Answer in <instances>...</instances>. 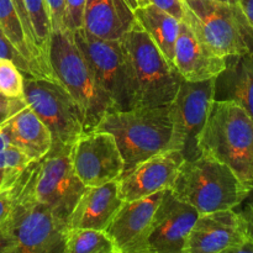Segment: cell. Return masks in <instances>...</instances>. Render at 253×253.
Instances as JSON below:
<instances>
[{"label":"cell","mask_w":253,"mask_h":253,"mask_svg":"<svg viewBox=\"0 0 253 253\" xmlns=\"http://www.w3.org/2000/svg\"><path fill=\"white\" fill-rule=\"evenodd\" d=\"M120 43L127 69L130 109L169 105L183 78L137 21Z\"/></svg>","instance_id":"cell-1"},{"label":"cell","mask_w":253,"mask_h":253,"mask_svg":"<svg viewBox=\"0 0 253 253\" xmlns=\"http://www.w3.org/2000/svg\"><path fill=\"white\" fill-rule=\"evenodd\" d=\"M198 150L229 166L253 190V119L240 104L225 99L212 101Z\"/></svg>","instance_id":"cell-2"},{"label":"cell","mask_w":253,"mask_h":253,"mask_svg":"<svg viewBox=\"0 0 253 253\" xmlns=\"http://www.w3.org/2000/svg\"><path fill=\"white\" fill-rule=\"evenodd\" d=\"M170 192L177 199L194 208L199 215L237 209L251 189L225 163L200 155L184 161Z\"/></svg>","instance_id":"cell-3"},{"label":"cell","mask_w":253,"mask_h":253,"mask_svg":"<svg viewBox=\"0 0 253 253\" xmlns=\"http://www.w3.org/2000/svg\"><path fill=\"white\" fill-rule=\"evenodd\" d=\"M94 130L114 136L125 165L124 173L158 153L172 150L169 105L109 111Z\"/></svg>","instance_id":"cell-4"},{"label":"cell","mask_w":253,"mask_h":253,"mask_svg":"<svg viewBox=\"0 0 253 253\" xmlns=\"http://www.w3.org/2000/svg\"><path fill=\"white\" fill-rule=\"evenodd\" d=\"M48 58L57 82L68 91L81 110L84 132L93 131L101 119L115 109L99 85L71 31L52 32Z\"/></svg>","instance_id":"cell-5"},{"label":"cell","mask_w":253,"mask_h":253,"mask_svg":"<svg viewBox=\"0 0 253 253\" xmlns=\"http://www.w3.org/2000/svg\"><path fill=\"white\" fill-rule=\"evenodd\" d=\"M183 20L222 58H234L253 51V30L237 4L219 0L184 2Z\"/></svg>","instance_id":"cell-6"},{"label":"cell","mask_w":253,"mask_h":253,"mask_svg":"<svg viewBox=\"0 0 253 253\" xmlns=\"http://www.w3.org/2000/svg\"><path fill=\"white\" fill-rule=\"evenodd\" d=\"M26 169L20 177V190L10 216L12 246L9 253H64L68 222L32 197L26 187Z\"/></svg>","instance_id":"cell-7"},{"label":"cell","mask_w":253,"mask_h":253,"mask_svg":"<svg viewBox=\"0 0 253 253\" xmlns=\"http://www.w3.org/2000/svg\"><path fill=\"white\" fill-rule=\"evenodd\" d=\"M69 153L71 146L52 147L26 169V187L32 197L67 222L85 189L74 173Z\"/></svg>","instance_id":"cell-8"},{"label":"cell","mask_w":253,"mask_h":253,"mask_svg":"<svg viewBox=\"0 0 253 253\" xmlns=\"http://www.w3.org/2000/svg\"><path fill=\"white\" fill-rule=\"evenodd\" d=\"M24 100L49 130L52 147L72 146L84 132L78 105L58 82L24 76Z\"/></svg>","instance_id":"cell-9"},{"label":"cell","mask_w":253,"mask_h":253,"mask_svg":"<svg viewBox=\"0 0 253 253\" xmlns=\"http://www.w3.org/2000/svg\"><path fill=\"white\" fill-rule=\"evenodd\" d=\"M216 78L205 82L183 79L169 104L172 119V150L183 153L185 161L199 157L198 140L215 100Z\"/></svg>","instance_id":"cell-10"},{"label":"cell","mask_w":253,"mask_h":253,"mask_svg":"<svg viewBox=\"0 0 253 253\" xmlns=\"http://www.w3.org/2000/svg\"><path fill=\"white\" fill-rule=\"evenodd\" d=\"M78 48L85 57L99 85L109 96L115 110L130 109L126 61L120 40H103L84 29L72 32Z\"/></svg>","instance_id":"cell-11"},{"label":"cell","mask_w":253,"mask_h":253,"mask_svg":"<svg viewBox=\"0 0 253 253\" xmlns=\"http://www.w3.org/2000/svg\"><path fill=\"white\" fill-rule=\"evenodd\" d=\"M74 173L85 187H96L120 179L125 170L115 138L105 131L83 132L71 146Z\"/></svg>","instance_id":"cell-12"},{"label":"cell","mask_w":253,"mask_h":253,"mask_svg":"<svg viewBox=\"0 0 253 253\" xmlns=\"http://www.w3.org/2000/svg\"><path fill=\"white\" fill-rule=\"evenodd\" d=\"M199 212L166 190L155 212L143 253H185V244Z\"/></svg>","instance_id":"cell-13"},{"label":"cell","mask_w":253,"mask_h":253,"mask_svg":"<svg viewBox=\"0 0 253 253\" xmlns=\"http://www.w3.org/2000/svg\"><path fill=\"white\" fill-rule=\"evenodd\" d=\"M184 161L180 151L168 150L138 163L118 180L120 198L132 202L170 189Z\"/></svg>","instance_id":"cell-14"},{"label":"cell","mask_w":253,"mask_h":253,"mask_svg":"<svg viewBox=\"0 0 253 253\" xmlns=\"http://www.w3.org/2000/svg\"><path fill=\"white\" fill-rule=\"evenodd\" d=\"M247 237L246 221L239 210L199 215L188 235L185 253H220Z\"/></svg>","instance_id":"cell-15"},{"label":"cell","mask_w":253,"mask_h":253,"mask_svg":"<svg viewBox=\"0 0 253 253\" xmlns=\"http://www.w3.org/2000/svg\"><path fill=\"white\" fill-rule=\"evenodd\" d=\"M163 192L132 202H124L105 229L121 253H143L145 241Z\"/></svg>","instance_id":"cell-16"},{"label":"cell","mask_w":253,"mask_h":253,"mask_svg":"<svg viewBox=\"0 0 253 253\" xmlns=\"http://www.w3.org/2000/svg\"><path fill=\"white\" fill-rule=\"evenodd\" d=\"M173 64L184 81L197 83L217 78L226 69L227 59L211 51L189 24L182 20Z\"/></svg>","instance_id":"cell-17"},{"label":"cell","mask_w":253,"mask_h":253,"mask_svg":"<svg viewBox=\"0 0 253 253\" xmlns=\"http://www.w3.org/2000/svg\"><path fill=\"white\" fill-rule=\"evenodd\" d=\"M118 180L96 187H85L68 220V229L105 231L120 207Z\"/></svg>","instance_id":"cell-18"},{"label":"cell","mask_w":253,"mask_h":253,"mask_svg":"<svg viewBox=\"0 0 253 253\" xmlns=\"http://www.w3.org/2000/svg\"><path fill=\"white\" fill-rule=\"evenodd\" d=\"M135 24V14L126 0H86L82 29L93 36L119 41Z\"/></svg>","instance_id":"cell-19"},{"label":"cell","mask_w":253,"mask_h":253,"mask_svg":"<svg viewBox=\"0 0 253 253\" xmlns=\"http://www.w3.org/2000/svg\"><path fill=\"white\" fill-rule=\"evenodd\" d=\"M0 126L9 135L11 146L26 153L34 162L51 151V132L26 104L20 106Z\"/></svg>","instance_id":"cell-20"},{"label":"cell","mask_w":253,"mask_h":253,"mask_svg":"<svg viewBox=\"0 0 253 253\" xmlns=\"http://www.w3.org/2000/svg\"><path fill=\"white\" fill-rule=\"evenodd\" d=\"M215 99L236 101L253 119V51L227 58L226 69L215 82Z\"/></svg>","instance_id":"cell-21"},{"label":"cell","mask_w":253,"mask_h":253,"mask_svg":"<svg viewBox=\"0 0 253 253\" xmlns=\"http://www.w3.org/2000/svg\"><path fill=\"white\" fill-rule=\"evenodd\" d=\"M136 21L174 67V47L179 34L180 21L155 5H142L133 10Z\"/></svg>","instance_id":"cell-22"},{"label":"cell","mask_w":253,"mask_h":253,"mask_svg":"<svg viewBox=\"0 0 253 253\" xmlns=\"http://www.w3.org/2000/svg\"><path fill=\"white\" fill-rule=\"evenodd\" d=\"M64 253H121L105 231L68 229Z\"/></svg>","instance_id":"cell-23"},{"label":"cell","mask_w":253,"mask_h":253,"mask_svg":"<svg viewBox=\"0 0 253 253\" xmlns=\"http://www.w3.org/2000/svg\"><path fill=\"white\" fill-rule=\"evenodd\" d=\"M24 4L26 7L27 15H29L37 47H39L44 61L49 64L48 53L52 26L46 0H24Z\"/></svg>","instance_id":"cell-24"},{"label":"cell","mask_w":253,"mask_h":253,"mask_svg":"<svg viewBox=\"0 0 253 253\" xmlns=\"http://www.w3.org/2000/svg\"><path fill=\"white\" fill-rule=\"evenodd\" d=\"M0 94L24 100V74L10 59L0 58Z\"/></svg>","instance_id":"cell-25"},{"label":"cell","mask_w":253,"mask_h":253,"mask_svg":"<svg viewBox=\"0 0 253 253\" xmlns=\"http://www.w3.org/2000/svg\"><path fill=\"white\" fill-rule=\"evenodd\" d=\"M32 163H35L34 161L15 146H10L0 152V170L24 172Z\"/></svg>","instance_id":"cell-26"},{"label":"cell","mask_w":253,"mask_h":253,"mask_svg":"<svg viewBox=\"0 0 253 253\" xmlns=\"http://www.w3.org/2000/svg\"><path fill=\"white\" fill-rule=\"evenodd\" d=\"M0 58L10 59V61L14 62L17 66V68L22 72L24 76H30L35 77V78H39L36 71L32 68L31 64L19 53V52L15 49V47L12 46L11 42L7 40V37L5 36L4 31L0 27Z\"/></svg>","instance_id":"cell-27"},{"label":"cell","mask_w":253,"mask_h":253,"mask_svg":"<svg viewBox=\"0 0 253 253\" xmlns=\"http://www.w3.org/2000/svg\"><path fill=\"white\" fill-rule=\"evenodd\" d=\"M21 177V175H20ZM20 190V178L12 187L0 189V229L9 222Z\"/></svg>","instance_id":"cell-28"},{"label":"cell","mask_w":253,"mask_h":253,"mask_svg":"<svg viewBox=\"0 0 253 253\" xmlns=\"http://www.w3.org/2000/svg\"><path fill=\"white\" fill-rule=\"evenodd\" d=\"M51 19L52 32L66 31V5L64 0H46Z\"/></svg>","instance_id":"cell-29"},{"label":"cell","mask_w":253,"mask_h":253,"mask_svg":"<svg viewBox=\"0 0 253 253\" xmlns=\"http://www.w3.org/2000/svg\"><path fill=\"white\" fill-rule=\"evenodd\" d=\"M142 5H155L182 21L184 16V2L180 0H141Z\"/></svg>","instance_id":"cell-30"},{"label":"cell","mask_w":253,"mask_h":253,"mask_svg":"<svg viewBox=\"0 0 253 253\" xmlns=\"http://www.w3.org/2000/svg\"><path fill=\"white\" fill-rule=\"evenodd\" d=\"M24 104L25 100H20V99H7L0 94V125L12 113H15L20 106L24 105Z\"/></svg>","instance_id":"cell-31"},{"label":"cell","mask_w":253,"mask_h":253,"mask_svg":"<svg viewBox=\"0 0 253 253\" xmlns=\"http://www.w3.org/2000/svg\"><path fill=\"white\" fill-rule=\"evenodd\" d=\"M12 2H14L15 7H16V11H17V14H19L20 20H21L22 26H24V29H25V31H26L27 36H29V39L31 40L32 43H34L35 46L37 47L36 41H35L34 32H32L31 24H30L29 15H27L26 7H25V4H24V0H12ZM37 49H39V47H37ZM39 51H40V49H39ZM40 53H41V52H40ZM43 59H44V58H43ZM49 67H51V66H49Z\"/></svg>","instance_id":"cell-32"},{"label":"cell","mask_w":253,"mask_h":253,"mask_svg":"<svg viewBox=\"0 0 253 253\" xmlns=\"http://www.w3.org/2000/svg\"><path fill=\"white\" fill-rule=\"evenodd\" d=\"M11 246H12V235H11V231H10L9 222H7L4 227L0 229V253H9Z\"/></svg>","instance_id":"cell-33"},{"label":"cell","mask_w":253,"mask_h":253,"mask_svg":"<svg viewBox=\"0 0 253 253\" xmlns=\"http://www.w3.org/2000/svg\"><path fill=\"white\" fill-rule=\"evenodd\" d=\"M22 172L15 170H0V189L5 187H12L19 180Z\"/></svg>","instance_id":"cell-34"},{"label":"cell","mask_w":253,"mask_h":253,"mask_svg":"<svg viewBox=\"0 0 253 253\" xmlns=\"http://www.w3.org/2000/svg\"><path fill=\"white\" fill-rule=\"evenodd\" d=\"M220 253H253V239L249 235V237L241 244L235 245Z\"/></svg>","instance_id":"cell-35"},{"label":"cell","mask_w":253,"mask_h":253,"mask_svg":"<svg viewBox=\"0 0 253 253\" xmlns=\"http://www.w3.org/2000/svg\"><path fill=\"white\" fill-rule=\"evenodd\" d=\"M237 5L253 30V0H237Z\"/></svg>","instance_id":"cell-36"},{"label":"cell","mask_w":253,"mask_h":253,"mask_svg":"<svg viewBox=\"0 0 253 253\" xmlns=\"http://www.w3.org/2000/svg\"><path fill=\"white\" fill-rule=\"evenodd\" d=\"M244 208H242L240 211L242 214H246V215H253V190H251L250 195L247 197V199L242 203Z\"/></svg>","instance_id":"cell-37"},{"label":"cell","mask_w":253,"mask_h":253,"mask_svg":"<svg viewBox=\"0 0 253 253\" xmlns=\"http://www.w3.org/2000/svg\"><path fill=\"white\" fill-rule=\"evenodd\" d=\"M10 146H11V141H10L9 135H7L6 131L0 126V152L6 150Z\"/></svg>","instance_id":"cell-38"},{"label":"cell","mask_w":253,"mask_h":253,"mask_svg":"<svg viewBox=\"0 0 253 253\" xmlns=\"http://www.w3.org/2000/svg\"><path fill=\"white\" fill-rule=\"evenodd\" d=\"M241 212V211H240ZM242 214V212H241ZM242 216H244L245 221H246V225H247V232H249L250 236L253 239V215H246V214H242Z\"/></svg>","instance_id":"cell-39"},{"label":"cell","mask_w":253,"mask_h":253,"mask_svg":"<svg viewBox=\"0 0 253 253\" xmlns=\"http://www.w3.org/2000/svg\"><path fill=\"white\" fill-rule=\"evenodd\" d=\"M126 1H127V4L130 5L132 10L137 9L138 6H142V1L141 0H126Z\"/></svg>","instance_id":"cell-40"},{"label":"cell","mask_w":253,"mask_h":253,"mask_svg":"<svg viewBox=\"0 0 253 253\" xmlns=\"http://www.w3.org/2000/svg\"><path fill=\"white\" fill-rule=\"evenodd\" d=\"M219 1L227 2V4H237V0H219Z\"/></svg>","instance_id":"cell-41"},{"label":"cell","mask_w":253,"mask_h":253,"mask_svg":"<svg viewBox=\"0 0 253 253\" xmlns=\"http://www.w3.org/2000/svg\"><path fill=\"white\" fill-rule=\"evenodd\" d=\"M180 1H183V2H187V1H189V0H180Z\"/></svg>","instance_id":"cell-42"}]
</instances>
